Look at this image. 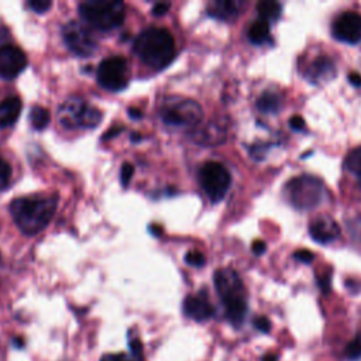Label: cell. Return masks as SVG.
<instances>
[{
  "label": "cell",
  "instance_id": "6da1fadb",
  "mask_svg": "<svg viewBox=\"0 0 361 361\" xmlns=\"http://www.w3.org/2000/svg\"><path fill=\"white\" fill-rule=\"evenodd\" d=\"M56 209V199L51 196H24L10 203V213L17 227L27 235L42 231Z\"/></svg>",
  "mask_w": 361,
  "mask_h": 361
},
{
  "label": "cell",
  "instance_id": "7a4b0ae2",
  "mask_svg": "<svg viewBox=\"0 0 361 361\" xmlns=\"http://www.w3.org/2000/svg\"><path fill=\"white\" fill-rule=\"evenodd\" d=\"M134 52L152 69L168 66L175 58V41L166 28L149 27L134 41Z\"/></svg>",
  "mask_w": 361,
  "mask_h": 361
},
{
  "label": "cell",
  "instance_id": "3957f363",
  "mask_svg": "<svg viewBox=\"0 0 361 361\" xmlns=\"http://www.w3.org/2000/svg\"><path fill=\"white\" fill-rule=\"evenodd\" d=\"M214 286L224 305L227 320L234 326H240L248 310L245 289L240 275L231 268L217 269L214 274Z\"/></svg>",
  "mask_w": 361,
  "mask_h": 361
},
{
  "label": "cell",
  "instance_id": "277c9868",
  "mask_svg": "<svg viewBox=\"0 0 361 361\" xmlns=\"http://www.w3.org/2000/svg\"><path fill=\"white\" fill-rule=\"evenodd\" d=\"M79 14L89 27L109 31L123 23L126 8L118 0H89L79 4Z\"/></svg>",
  "mask_w": 361,
  "mask_h": 361
},
{
  "label": "cell",
  "instance_id": "5b68a950",
  "mask_svg": "<svg viewBox=\"0 0 361 361\" xmlns=\"http://www.w3.org/2000/svg\"><path fill=\"white\" fill-rule=\"evenodd\" d=\"M288 202L298 210L316 209L324 199L323 182L312 175L292 178L283 189Z\"/></svg>",
  "mask_w": 361,
  "mask_h": 361
},
{
  "label": "cell",
  "instance_id": "8992f818",
  "mask_svg": "<svg viewBox=\"0 0 361 361\" xmlns=\"http://www.w3.org/2000/svg\"><path fill=\"white\" fill-rule=\"evenodd\" d=\"M161 118L168 126H197L203 117L200 104L192 99L171 96L164 99L159 110Z\"/></svg>",
  "mask_w": 361,
  "mask_h": 361
},
{
  "label": "cell",
  "instance_id": "52a82bcc",
  "mask_svg": "<svg viewBox=\"0 0 361 361\" xmlns=\"http://www.w3.org/2000/svg\"><path fill=\"white\" fill-rule=\"evenodd\" d=\"M58 118L68 128H93L102 121L103 114L86 100L71 97L59 107Z\"/></svg>",
  "mask_w": 361,
  "mask_h": 361
},
{
  "label": "cell",
  "instance_id": "ba28073f",
  "mask_svg": "<svg viewBox=\"0 0 361 361\" xmlns=\"http://www.w3.org/2000/svg\"><path fill=\"white\" fill-rule=\"evenodd\" d=\"M199 183L207 197L213 203H217L228 192L231 185V175L223 164L210 161L202 165L199 169Z\"/></svg>",
  "mask_w": 361,
  "mask_h": 361
},
{
  "label": "cell",
  "instance_id": "9c48e42d",
  "mask_svg": "<svg viewBox=\"0 0 361 361\" xmlns=\"http://www.w3.org/2000/svg\"><path fill=\"white\" fill-rule=\"evenodd\" d=\"M97 82L110 92L123 90L130 80L128 63L123 56L114 55L103 59L97 66Z\"/></svg>",
  "mask_w": 361,
  "mask_h": 361
},
{
  "label": "cell",
  "instance_id": "30bf717a",
  "mask_svg": "<svg viewBox=\"0 0 361 361\" xmlns=\"http://www.w3.org/2000/svg\"><path fill=\"white\" fill-rule=\"evenodd\" d=\"M66 47L78 56H90L97 49V41L87 24L69 21L62 28Z\"/></svg>",
  "mask_w": 361,
  "mask_h": 361
},
{
  "label": "cell",
  "instance_id": "8fae6325",
  "mask_svg": "<svg viewBox=\"0 0 361 361\" xmlns=\"http://www.w3.org/2000/svg\"><path fill=\"white\" fill-rule=\"evenodd\" d=\"M333 37L345 44H357L361 41V14L344 11L340 14L331 27Z\"/></svg>",
  "mask_w": 361,
  "mask_h": 361
},
{
  "label": "cell",
  "instance_id": "7c38bea8",
  "mask_svg": "<svg viewBox=\"0 0 361 361\" xmlns=\"http://www.w3.org/2000/svg\"><path fill=\"white\" fill-rule=\"evenodd\" d=\"M27 66V56L24 51L16 45L0 47V78L14 79Z\"/></svg>",
  "mask_w": 361,
  "mask_h": 361
},
{
  "label": "cell",
  "instance_id": "4fadbf2b",
  "mask_svg": "<svg viewBox=\"0 0 361 361\" xmlns=\"http://www.w3.org/2000/svg\"><path fill=\"white\" fill-rule=\"evenodd\" d=\"M340 226L330 216H320L309 226L310 237L319 244H329L338 238Z\"/></svg>",
  "mask_w": 361,
  "mask_h": 361
},
{
  "label": "cell",
  "instance_id": "5bb4252c",
  "mask_svg": "<svg viewBox=\"0 0 361 361\" xmlns=\"http://www.w3.org/2000/svg\"><path fill=\"white\" fill-rule=\"evenodd\" d=\"M183 312L188 317L196 322H204L214 314V307L210 303L207 295L200 292L196 295H189L183 300Z\"/></svg>",
  "mask_w": 361,
  "mask_h": 361
},
{
  "label": "cell",
  "instance_id": "9a60e30c",
  "mask_svg": "<svg viewBox=\"0 0 361 361\" xmlns=\"http://www.w3.org/2000/svg\"><path fill=\"white\" fill-rule=\"evenodd\" d=\"M336 76V63L330 56L320 55L314 58L305 71V78L313 83L320 85L323 82L331 80Z\"/></svg>",
  "mask_w": 361,
  "mask_h": 361
},
{
  "label": "cell",
  "instance_id": "2e32d148",
  "mask_svg": "<svg viewBox=\"0 0 361 361\" xmlns=\"http://www.w3.org/2000/svg\"><path fill=\"white\" fill-rule=\"evenodd\" d=\"M192 138L202 145H217L226 140V130L221 124L210 121L202 127L196 126L192 131Z\"/></svg>",
  "mask_w": 361,
  "mask_h": 361
},
{
  "label": "cell",
  "instance_id": "e0dca14e",
  "mask_svg": "<svg viewBox=\"0 0 361 361\" xmlns=\"http://www.w3.org/2000/svg\"><path fill=\"white\" fill-rule=\"evenodd\" d=\"M241 8V1L237 0H216L207 7V14L221 21H233L237 18Z\"/></svg>",
  "mask_w": 361,
  "mask_h": 361
},
{
  "label": "cell",
  "instance_id": "ac0fdd59",
  "mask_svg": "<svg viewBox=\"0 0 361 361\" xmlns=\"http://www.w3.org/2000/svg\"><path fill=\"white\" fill-rule=\"evenodd\" d=\"M23 104L20 97L10 96L0 102V128L13 126L20 117Z\"/></svg>",
  "mask_w": 361,
  "mask_h": 361
},
{
  "label": "cell",
  "instance_id": "d6986e66",
  "mask_svg": "<svg viewBox=\"0 0 361 361\" xmlns=\"http://www.w3.org/2000/svg\"><path fill=\"white\" fill-rule=\"evenodd\" d=\"M282 106V97L279 93L276 92H272V90H267L264 92L258 100H257V109L261 111V113H265V114H275L279 111Z\"/></svg>",
  "mask_w": 361,
  "mask_h": 361
},
{
  "label": "cell",
  "instance_id": "ffe728a7",
  "mask_svg": "<svg viewBox=\"0 0 361 361\" xmlns=\"http://www.w3.org/2000/svg\"><path fill=\"white\" fill-rule=\"evenodd\" d=\"M257 13L265 23L276 21L281 17L282 7L278 1L274 0H262L257 4Z\"/></svg>",
  "mask_w": 361,
  "mask_h": 361
},
{
  "label": "cell",
  "instance_id": "44dd1931",
  "mask_svg": "<svg viewBox=\"0 0 361 361\" xmlns=\"http://www.w3.org/2000/svg\"><path fill=\"white\" fill-rule=\"evenodd\" d=\"M248 39L255 45H262L269 41V24L257 20L248 28Z\"/></svg>",
  "mask_w": 361,
  "mask_h": 361
},
{
  "label": "cell",
  "instance_id": "7402d4cb",
  "mask_svg": "<svg viewBox=\"0 0 361 361\" xmlns=\"http://www.w3.org/2000/svg\"><path fill=\"white\" fill-rule=\"evenodd\" d=\"M30 123L35 130H44L49 123V111L42 106H34L30 110Z\"/></svg>",
  "mask_w": 361,
  "mask_h": 361
},
{
  "label": "cell",
  "instance_id": "603a6c76",
  "mask_svg": "<svg viewBox=\"0 0 361 361\" xmlns=\"http://www.w3.org/2000/svg\"><path fill=\"white\" fill-rule=\"evenodd\" d=\"M344 166L357 176L361 188V147H357L353 151H350L344 161Z\"/></svg>",
  "mask_w": 361,
  "mask_h": 361
},
{
  "label": "cell",
  "instance_id": "cb8c5ba5",
  "mask_svg": "<svg viewBox=\"0 0 361 361\" xmlns=\"http://www.w3.org/2000/svg\"><path fill=\"white\" fill-rule=\"evenodd\" d=\"M345 355L351 360H357L361 357V334H358L355 338H353L345 348Z\"/></svg>",
  "mask_w": 361,
  "mask_h": 361
},
{
  "label": "cell",
  "instance_id": "d4e9b609",
  "mask_svg": "<svg viewBox=\"0 0 361 361\" xmlns=\"http://www.w3.org/2000/svg\"><path fill=\"white\" fill-rule=\"evenodd\" d=\"M11 179V168L8 165V162H6L4 159L0 158V190L6 189L10 183Z\"/></svg>",
  "mask_w": 361,
  "mask_h": 361
},
{
  "label": "cell",
  "instance_id": "484cf974",
  "mask_svg": "<svg viewBox=\"0 0 361 361\" xmlns=\"http://www.w3.org/2000/svg\"><path fill=\"white\" fill-rule=\"evenodd\" d=\"M185 261L192 265V267H203L206 259H204V255L200 252V251H196V250H192L189 251L186 255H185Z\"/></svg>",
  "mask_w": 361,
  "mask_h": 361
},
{
  "label": "cell",
  "instance_id": "4316f807",
  "mask_svg": "<svg viewBox=\"0 0 361 361\" xmlns=\"http://www.w3.org/2000/svg\"><path fill=\"white\" fill-rule=\"evenodd\" d=\"M133 173H134V166L130 162L123 164L121 172H120V180H121L123 186H127L130 183V180L133 178Z\"/></svg>",
  "mask_w": 361,
  "mask_h": 361
},
{
  "label": "cell",
  "instance_id": "83f0119b",
  "mask_svg": "<svg viewBox=\"0 0 361 361\" xmlns=\"http://www.w3.org/2000/svg\"><path fill=\"white\" fill-rule=\"evenodd\" d=\"M100 361H141V357L133 354H107Z\"/></svg>",
  "mask_w": 361,
  "mask_h": 361
},
{
  "label": "cell",
  "instance_id": "f1b7e54d",
  "mask_svg": "<svg viewBox=\"0 0 361 361\" xmlns=\"http://www.w3.org/2000/svg\"><path fill=\"white\" fill-rule=\"evenodd\" d=\"M51 6H52V3L49 0H30L28 1V7L32 8L35 13H45Z\"/></svg>",
  "mask_w": 361,
  "mask_h": 361
},
{
  "label": "cell",
  "instance_id": "f546056e",
  "mask_svg": "<svg viewBox=\"0 0 361 361\" xmlns=\"http://www.w3.org/2000/svg\"><path fill=\"white\" fill-rule=\"evenodd\" d=\"M293 258L299 262H305V264H310L314 258L313 252H310L309 250H298L293 252Z\"/></svg>",
  "mask_w": 361,
  "mask_h": 361
},
{
  "label": "cell",
  "instance_id": "4dcf8cb0",
  "mask_svg": "<svg viewBox=\"0 0 361 361\" xmlns=\"http://www.w3.org/2000/svg\"><path fill=\"white\" fill-rule=\"evenodd\" d=\"M348 231H351V234H353L354 238L361 240V216L353 219V220L348 223Z\"/></svg>",
  "mask_w": 361,
  "mask_h": 361
},
{
  "label": "cell",
  "instance_id": "1f68e13d",
  "mask_svg": "<svg viewBox=\"0 0 361 361\" xmlns=\"http://www.w3.org/2000/svg\"><path fill=\"white\" fill-rule=\"evenodd\" d=\"M289 126L292 130L295 131H305L306 126H305V120L300 116H292L289 118Z\"/></svg>",
  "mask_w": 361,
  "mask_h": 361
},
{
  "label": "cell",
  "instance_id": "d6a6232c",
  "mask_svg": "<svg viewBox=\"0 0 361 361\" xmlns=\"http://www.w3.org/2000/svg\"><path fill=\"white\" fill-rule=\"evenodd\" d=\"M254 326H255L259 331L267 333V331L269 330V327H271V323H269V320H268L267 317L259 316V317H255V319H254Z\"/></svg>",
  "mask_w": 361,
  "mask_h": 361
},
{
  "label": "cell",
  "instance_id": "836d02e7",
  "mask_svg": "<svg viewBox=\"0 0 361 361\" xmlns=\"http://www.w3.org/2000/svg\"><path fill=\"white\" fill-rule=\"evenodd\" d=\"M169 6H171L169 3H164V1H162V3H157V4L152 7V11H151V13H152L154 16H164V14L168 11Z\"/></svg>",
  "mask_w": 361,
  "mask_h": 361
},
{
  "label": "cell",
  "instance_id": "e575fe53",
  "mask_svg": "<svg viewBox=\"0 0 361 361\" xmlns=\"http://www.w3.org/2000/svg\"><path fill=\"white\" fill-rule=\"evenodd\" d=\"M330 275H324V276H319L317 278V283H319V286H320V289L324 292V293H327L329 290H330Z\"/></svg>",
  "mask_w": 361,
  "mask_h": 361
},
{
  "label": "cell",
  "instance_id": "d590c367",
  "mask_svg": "<svg viewBox=\"0 0 361 361\" xmlns=\"http://www.w3.org/2000/svg\"><path fill=\"white\" fill-rule=\"evenodd\" d=\"M265 250H267V244L262 240H255L252 243V252L255 255H262L265 252Z\"/></svg>",
  "mask_w": 361,
  "mask_h": 361
},
{
  "label": "cell",
  "instance_id": "8d00e7d4",
  "mask_svg": "<svg viewBox=\"0 0 361 361\" xmlns=\"http://www.w3.org/2000/svg\"><path fill=\"white\" fill-rule=\"evenodd\" d=\"M348 82H350L354 87H360V86H361V75L357 73V72L348 73Z\"/></svg>",
  "mask_w": 361,
  "mask_h": 361
},
{
  "label": "cell",
  "instance_id": "74e56055",
  "mask_svg": "<svg viewBox=\"0 0 361 361\" xmlns=\"http://www.w3.org/2000/svg\"><path fill=\"white\" fill-rule=\"evenodd\" d=\"M121 131H123V127H113L111 130H109V131H106V133H104L103 138H104V140H109V138H111V137H114V135L120 134Z\"/></svg>",
  "mask_w": 361,
  "mask_h": 361
},
{
  "label": "cell",
  "instance_id": "f35d334b",
  "mask_svg": "<svg viewBox=\"0 0 361 361\" xmlns=\"http://www.w3.org/2000/svg\"><path fill=\"white\" fill-rule=\"evenodd\" d=\"M128 116H130L131 118H135V120H138V118H141V117H142V113H141V110H140V109H135V107H130V109H128Z\"/></svg>",
  "mask_w": 361,
  "mask_h": 361
},
{
  "label": "cell",
  "instance_id": "ab89813d",
  "mask_svg": "<svg viewBox=\"0 0 361 361\" xmlns=\"http://www.w3.org/2000/svg\"><path fill=\"white\" fill-rule=\"evenodd\" d=\"M149 231L158 237V235H161V233H162V228H161L159 226H157V224H151V227H149Z\"/></svg>",
  "mask_w": 361,
  "mask_h": 361
},
{
  "label": "cell",
  "instance_id": "60d3db41",
  "mask_svg": "<svg viewBox=\"0 0 361 361\" xmlns=\"http://www.w3.org/2000/svg\"><path fill=\"white\" fill-rule=\"evenodd\" d=\"M262 361H278V358L274 354H267V357H264Z\"/></svg>",
  "mask_w": 361,
  "mask_h": 361
},
{
  "label": "cell",
  "instance_id": "b9f144b4",
  "mask_svg": "<svg viewBox=\"0 0 361 361\" xmlns=\"http://www.w3.org/2000/svg\"><path fill=\"white\" fill-rule=\"evenodd\" d=\"M131 140H133L134 142H135V141H140V140H141V134H138V133H133Z\"/></svg>",
  "mask_w": 361,
  "mask_h": 361
}]
</instances>
